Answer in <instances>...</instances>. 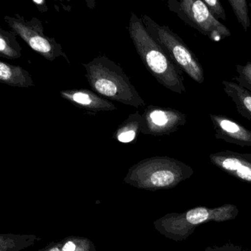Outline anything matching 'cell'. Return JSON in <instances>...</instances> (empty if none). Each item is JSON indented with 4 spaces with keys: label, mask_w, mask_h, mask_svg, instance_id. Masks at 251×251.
Here are the masks:
<instances>
[{
    "label": "cell",
    "mask_w": 251,
    "mask_h": 251,
    "mask_svg": "<svg viewBox=\"0 0 251 251\" xmlns=\"http://www.w3.org/2000/svg\"><path fill=\"white\" fill-rule=\"evenodd\" d=\"M128 32L138 55L155 80L175 93L182 95L186 92L183 72L150 36L142 18L134 13L129 21Z\"/></svg>",
    "instance_id": "1"
},
{
    "label": "cell",
    "mask_w": 251,
    "mask_h": 251,
    "mask_svg": "<svg viewBox=\"0 0 251 251\" xmlns=\"http://www.w3.org/2000/svg\"><path fill=\"white\" fill-rule=\"evenodd\" d=\"M86 77L92 90L105 99L139 108L145 101L119 64L105 55L83 64Z\"/></svg>",
    "instance_id": "2"
},
{
    "label": "cell",
    "mask_w": 251,
    "mask_h": 251,
    "mask_svg": "<svg viewBox=\"0 0 251 251\" xmlns=\"http://www.w3.org/2000/svg\"><path fill=\"white\" fill-rule=\"evenodd\" d=\"M142 20L147 32L171 61L194 81L199 84L203 83L205 80L203 68L198 57L181 38L167 26L160 25L155 23L149 16H142Z\"/></svg>",
    "instance_id": "3"
},
{
    "label": "cell",
    "mask_w": 251,
    "mask_h": 251,
    "mask_svg": "<svg viewBox=\"0 0 251 251\" xmlns=\"http://www.w3.org/2000/svg\"><path fill=\"white\" fill-rule=\"evenodd\" d=\"M239 212L237 206L231 203H225L216 208L195 207L181 214H169L163 221V228L170 239L184 241L201 224L230 221L239 215Z\"/></svg>",
    "instance_id": "4"
},
{
    "label": "cell",
    "mask_w": 251,
    "mask_h": 251,
    "mask_svg": "<svg viewBox=\"0 0 251 251\" xmlns=\"http://www.w3.org/2000/svg\"><path fill=\"white\" fill-rule=\"evenodd\" d=\"M167 7L186 25L213 42H220L231 35L229 29L211 14L203 1L169 0Z\"/></svg>",
    "instance_id": "5"
},
{
    "label": "cell",
    "mask_w": 251,
    "mask_h": 251,
    "mask_svg": "<svg viewBox=\"0 0 251 251\" xmlns=\"http://www.w3.org/2000/svg\"><path fill=\"white\" fill-rule=\"evenodd\" d=\"M4 20L12 31L44 58L53 61L59 57H64L70 64L61 45L54 38L45 34L43 25L39 19L33 17L31 20H26L23 16L16 14L14 17L5 16Z\"/></svg>",
    "instance_id": "6"
},
{
    "label": "cell",
    "mask_w": 251,
    "mask_h": 251,
    "mask_svg": "<svg viewBox=\"0 0 251 251\" xmlns=\"http://www.w3.org/2000/svg\"><path fill=\"white\" fill-rule=\"evenodd\" d=\"M187 116L181 111L149 105L142 114L141 133L154 136H167L185 126Z\"/></svg>",
    "instance_id": "7"
},
{
    "label": "cell",
    "mask_w": 251,
    "mask_h": 251,
    "mask_svg": "<svg viewBox=\"0 0 251 251\" xmlns=\"http://www.w3.org/2000/svg\"><path fill=\"white\" fill-rule=\"evenodd\" d=\"M213 165L229 176L251 183V154L226 151L209 155Z\"/></svg>",
    "instance_id": "8"
},
{
    "label": "cell",
    "mask_w": 251,
    "mask_h": 251,
    "mask_svg": "<svg viewBox=\"0 0 251 251\" xmlns=\"http://www.w3.org/2000/svg\"><path fill=\"white\" fill-rule=\"evenodd\" d=\"M215 139L241 147L251 148V130L224 115L210 114Z\"/></svg>",
    "instance_id": "9"
},
{
    "label": "cell",
    "mask_w": 251,
    "mask_h": 251,
    "mask_svg": "<svg viewBox=\"0 0 251 251\" xmlns=\"http://www.w3.org/2000/svg\"><path fill=\"white\" fill-rule=\"evenodd\" d=\"M60 95L75 106L91 112L99 113L117 109L112 102L89 89H65L60 92Z\"/></svg>",
    "instance_id": "10"
},
{
    "label": "cell",
    "mask_w": 251,
    "mask_h": 251,
    "mask_svg": "<svg viewBox=\"0 0 251 251\" xmlns=\"http://www.w3.org/2000/svg\"><path fill=\"white\" fill-rule=\"evenodd\" d=\"M0 82L13 87L27 88L34 86L31 75L20 66L0 61Z\"/></svg>",
    "instance_id": "11"
},
{
    "label": "cell",
    "mask_w": 251,
    "mask_h": 251,
    "mask_svg": "<svg viewBox=\"0 0 251 251\" xmlns=\"http://www.w3.org/2000/svg\"><path fill=\"white\" fill-rule=\"evenodd\" d=\"M226 95L236 105L238 113L248 120H251V92L234 81L223 80Z\"/></svg>",
    "instance_id": "12"
},
{
    "label": "cell",
    "mask_w": 251,
    "mask_h": 251,
    "mask_svg": "<svg viewBox=\"0 0 251 251\" xmlns=\"http://www.w3.org/2000/svg\"><path fill=\"white\" fill-rule=\"evenodd\" d=\"M142 123V115L139 111L130 114L117 127L113 134V139L121 143H133L141 133Z\"/></svg>",
    "instance_id": "13"
},
{
    "label": "cell",
    "mask_w": 251,
    "mask_h": 251,
    "mask_svg": "<svg viewBox=\"0 0 251 251\" xmlns=\"http://www.w3.org/2000/svg\"><path fill=\"white\" fill-rule=\"evenodd\" d=\"M15 32L0 28V56L6 59L15 60L21 58L22 47L17 41Z\"/></svg>",
    "instance_id": "14"
},
{
    "label": "cell",
    "mask_w": 251,
    "mask_h": 251,
    "mask_svg": "<svg viewBox=\"0 0 251 251\" xmlns=\"http://www.w3.org/2000/svg\"><path fill=\"white\" fill-rule=\"evenodd\" d=\"M227 2L230 4L239 24L245 32L248 31L251 27V23L246 0H228Z\"/></svg>",
    "instance_id": "15"
},
{
    "label": "cell",
    "mask_w": 251,
    "mask_h": 251,
    "mask_svg": "<svg viewBox=\"0 0 251 251\" xmlns=\"http://www.w3.org/2000/svg\"><path fill=\"white\" fill-rule=\"evenodd\" d=\"M236 73L239 77L236 80L239 82V84L248 89L251 92V62H248L245 65L236 66Z\"/></svg>",
    "instance_id": "16"
},
{
    "label": "cell",
    "mask_w": 251,
    "mask_h": 251,
    "mask_svg": "<svg viewBox=\"0 0 251 251\" xmlns=\"http://www.w3.org/2000/svg\"><path fill=\"white\" fill-rule=\"evenodd\" d=\"M204 3L209 10L211 14L217 19L223 21L226 20V14L221 2L218 0H203Z\"/></svg>",
    "instance_id": "17"
},
{
    "label": "cell",
    "mask_w": 251,
    "mask_h": 251,
    "mask_svg": "<svg viewBox=\"0 0 251 251\" xmlns=\"http://www.w3.org/2000/svg\"><path fill=\"white\" fill-rule=\"evenodd\" d=\"M202 251H251V250L235 244L226 243L220 246L206 247Z\"/></svg>",
    "instance_id": "18"
},
{
    "label": "cell",
    "mask_w": 251,
    "mask_h": 251,
    "mask_svg": "<svg viewBox=\"0 0 251 251\" xmlns=\"http://www.w3.org/2000/svg\"><path fill=\"white\" fill-rule=\"evenodd\" d=\"M75 245L73 242H68L64 245L62 251H75Z\"/></svg>",
    "instance_id": "19"
},
{
    "label": "cell",
    "mask_w": 251,
    "mask_h": 251,
    "mask_svg": "<svg viewBox=\"0 0 251 251\" xmlns=\"http://www.w3.org/2000/svg\"><path fill=\"white\" fill-rule=\"evenodd\" d=\"M59 251V249H58V248H53V249H52V250H51V251Z\"/></svg>",
    "instance_id": "20"
}]
</instances>
